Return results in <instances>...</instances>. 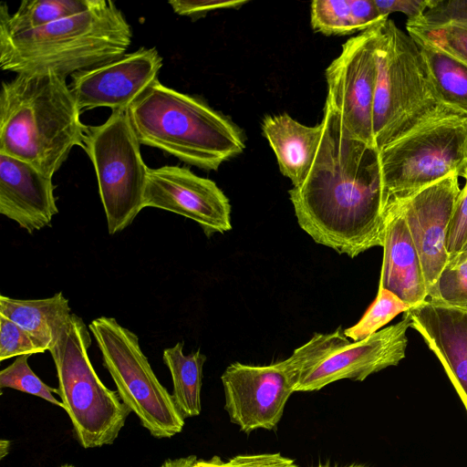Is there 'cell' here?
<instances>
[{
    "label": "cell",
    "mask_w": 467,
    "mask_h": 467,
    "mask_svg": "<svg viewBox=\"0 0 467 467\" xmlns=\"http://www.w3.org/2000/svg\"><path fill=\"white\" fill-rule=\"evenodd\" d=\"M312 167L289 190L297 223L316 243L351 258L383 244L385 198L379 150L354 137L325 103Z\"/></svg>",
    "instance_id": "1"
},
{
    "label": "cell",
    "mask_w": 467,
    "mask_h": 467,
    "mask_svg": "<svg viewBox=\"0 0 467 467\" xmlns=\"http://www.w3.org/2000/svg\"><path fill=\"white\" fill-rule=\"evenodd\" d=\"M65 77L51 70L16 75L0 91V154L53 177L87 126Z\"/></svg>",
    "instance_id": "2"
},
{
    "label": "cell",
    "mask_w": 467,
    "mask_h": 467,
    "mask_svg": "<svg viewBox=\"0 0 467 467\" xmlns=\"http://www.w3.org/2000/svg\"><path fill=\"white\" fill-rule=\"evenodd\" d=\"M132 28L110 0L26 32L0 34V67L16 75L51 70L67 78L126 54Z\"/></svg>",
    "instance_id": "3"
},
{
    "label": "cell",
    "mask_w": 467,
    "mask_h": 467,
    "mask_svg": "<svg viewBox=\"0 0 467 467\" xmlns=\"http://www.w3.org/2000/svg\"><path fill=\"white\" fill-rule=\"evenodd\" d=\"M140 145L159 149L203 170L220 165L245 148L241 130L198 97L159 79L127 109Z\"/></svg>",
    "instance_id": "4"
},
{
    "label": "cell",
    "mask_w": 467,
    "mask_h": 467,
    "mask_svg": "<svg viewBox=\"0 0 467 467\" xmlns=\"http://www.w3.org/2000/svg\"><path fill=\"white\" fill-rule=\"evenodd\" d=\"M376 57L372 120L374 145L379 150L448 108L432 89L417 43L391 19L379 25Z\"/></svg>",
    "instance_id": "5"
},
{
    "label": "cell",
    "mask_w": 467,
    "mask_h": 467,
    "mask_svg": "<svg viewBox=\"0 0 467 467\" xmlns=\"http://www.w3.org/2000/svg\"><path fill=\"white\" fill-rule=\"evenodd\" d=\"M89 332L83 319L71 314L49 349L57 370V394L85 449L111 445L131 412L95 371L88 353L91 346Z\"/></svg>",
    "instance_id": "6"
},
{
    "label": "cell",
    "mask_w": 467,
    "mask_h": 467,
    "mask_svg": "<svg viewBox=\"0 0 467 467\" xmlns=\"http://www.w3.org/2000/svg\"><path fill=\"white\" fill-rule=\"evenodd\" d=\"M385 198L403 199L467 165V116L442 109L379 150Z\"/></svg>",
    "instance_id": "7"
},
{
    "label": "cell",
    "mask_w": 467,
    "mask_h": 467,
    "mask_svg": "<svg viewBox=\"0 0 467 467\" xmlns=\"http://www.w3.org/2000/svg\"><path fill=\"white\" fill-rule=\"evenodd\" d=\"M335 349L330 335L317 333L285 360L265 366L229 365L221 380L230 420L247 434L275 430L298 384Z\"/></svg>",
    "instance_id": "8"
},
{
    "label": "cell",
    "mask_w": 467,
    "mask_h": 467,
    "mask_svg": "<svg viewBox=\"0 0 467 467\" xmlns=\"http://www.w3.org/2000/svg\"><path fill=\"white\" fill-rule=\"evenodd\" d=\"M88 328L119 399L136 414L142 427L157 439L180 433L185 419L171 394L156 377L141 350L138 336L108 317L92 320Z\"/></svg>",
    "instance_id": "9"
},
{
    "label": "cell",
    "mask_w": 467,
    "mask_h": 467,
    "mask_svg": "<svg viewBox=\"0 0 467 467\" xmlns=\"http://www.w3.org/2000/svg\"><path fill=\"white\" fill-rule=\"evenodd\" d=\"M83 150L97 175L108 232H121L144 208L149 169L127 110L111 111L104 123L87 126Z\"/></svg>",
    "instance_id": "10"
},
{
    "label": "cell",
    "mask_w": 467,
    "mask_h": 467,
    "mask_svg": "<svg viewBox=\"0 0 467 467\" xmlns=\"http://www.w3.org/2000/svg\"><path fill=\"white\" fill-rule=\"evenodd\" d=\"M378 27L379 25L345 42L340 55L326 70V104L354 137L374 147L372 119L378 74Z\"/></svg>",
    "instance_id": "11"
},
{
    "label": "cell",
    "mask_w": 467,
    "mask_h": 467,
    "mask_svg": "<svg viewBox=\"0 0 467 467\" xmlns=\"http://www.w3.org/2000/svg\"><path fill=\"white\" fill-rule=\"evenodd\" d=\"M143 206L193 220L210 237L232 229L231 204L216 183L177 165L149 168Z\"/></svg>",
    "instance_id": "12"
},
{
    "label": "cell",
    "mask_w": 467,
    "mask_h": 467,
    "mask_svg": "<svg viewBox=\"0 0 467 467\" xmlns=\"http://www.w3.org/2000/svg\"><path fill=\"white\" fill-rule=\"evenodd\" d=\"M459 172L400 200H392L402 213L420 258L428 294L449 261L447 234L461 192ZM387 204V203H386Z\"/></svg>",
    "instance_id": "13"
},
{
    "label": "cell",
    "mask_w": 467,
    "mask_h": 467,
    "mask_svg": "<svg viewBox=\"0 0 467 467\" xmlns=\"http://www.w3.org/2000/svg\"><path fill=\"white\" fill-rule=\"evenodd\" d=\"M161 67L162 57L157 48L141 47L73 74L69 88L81 112L100 107L127 110L158 79Z\"/></svg>",
    "instance_id": "14"
},
{
    "label": "cell",
    "mask_w": 467,
    "mask_h": 467,
    "mask_svg": "<svg viewBox=\"0 0 467 467\" xmlns=\"http://www.w3.org/2000/svg\"><path fill=\"white\" fill-rule=\"evenodd\" d=\"M410 317L350 343L319 363L298 384L296 391H315L340 379L363 381L371 374L397 366L406 356Z\"/></svg>",
    "instance_id": "15"
},
{
    "label": "cell",
    "mask_w": 467,
    "mask_h": 467,
    "mask_svg": "<svg viewBox=\"0 0 467 467\" xmlns=\"http://www.w3.org/2000/svg\"><path fill=\"white\" fill-rule=\"evenodd\" d=\"M53 177L31 164L0 154V213L32 234L58 213Z\"/></svg>",
    "instance_id": "16"
},
{
    "label": "cell",
    "mask_w": 467,
    "mask_h": 467,
    "mask_svg": "<svg viewBox=\"0 0 467 467\" xmlns=\"http://www.w3.org/2000/svg\"><path fill=\"white\" fill-rule=\"evenodd\" d=\"M405 313L440 360L467 412V311L426 300Z\"/></svg>",
    "instance_id": "17"
},
{
    "label": "cell",
    "mask_w": 467,
    "mask_h": 467,
    "mask_svg": "<svg viewBox=\"0 0 467 467\" xmlns=\"http://www.w3.org/2000/svg\"><path fill=\"white\" fill-rule=\"evenodd\" d=\"M383 260L379 288H385L410 306L422 304L428 290L420 255L405 218L394 202L385 206Z\"/></svg>",
    "instance_id": "18"
},
{
    "label": "cell",
    "mask_w": 467,
    "mask_h": 467,
    "mask_svg": "<svg viewBox=\"0 0 467 467\" xmlns=\"http://www.w3.org/2000/svg\"><path fill=\"white\" fill-rule=\"evenodd\" d=\"M321 122L306 126L286 113L265 116L262 131L274 150L280 171L293 186L306 178L316 158L322 136Z\"/></svg>",
    "instance_id": "19"
},
{
    "label": "cell",
    "mask_w": 467,
    "mask_h": 467,
    "mask_svg": "<svg viewBox=\"0 0 467 467\" xmlns=\"http://www.w3.org/2000/svg\"><path fill=\"white\" fill-rule=\"evenodd\" d=\"M416 43L439 49L467 66V1L437 0L421 16L407 19Z\"/></svg>",
    "instance_id": "20"
},
{
    "label": "cell",
    "mask_w": 467,
    "mask_h": 467,
    "mask_svg": "<svg viewBox=\"0 0 467 467\" xmlns=\"http://www.w3.org/2000/svg\"><path fill=\"white\" fill-rule=\"evenodd\" d=\"M68 299L62 292L43 299L0 296V315L26 330L46 351L56 344L69 321Z\"/></svg>",
    "instance_id": "21"
},
{
    "label": "cell",
    "mask_w": 467,
    "mask_h": 467,
    "mask_svg": "<svg viewBox=\"0 0 467 467\" xmlns=\"http://www.w3.org/2000/svg\"><path fill=\"white\" fill-rule=\"evenodd\" d=\"M432 89L441 105L467 116V66L430 46L417 43Z\"/></svg>",
    "instance_id": "22"
},
{
    "label": "cell",
    "mask_w": 467,
    "mask_h": 467,
    "mask_svg": "<svg viewBox=\"0 0 467 467\" xmlns=\"http://www.w3.org/2000/svg\"><path fill=\"white\" fill-rule=\"evenodd\" d=\"M183 342L163 350L162 359L171 372L172 399L184 419L198 416L202 410V368L206 356L198 349L183 353Z\"/></svg>",
    "instance_id": "23"
},
{
    "label": "cell",
    "mask_w": 467,
    "mask_h": 467,
    "mask_svg": "<svg viewBox=\"0 0 467 467\" xmlns=\"http://www.w3.org/2000/svg\"><path fill=\"white\" fill-rule=\"evenodd\" d=\"M96 0H24L14 14L0 5V34L14 35L39 28L89 10Z\"/></svg>",
    "instance_id": "24"
},
{
    "label": "cell",
    "mask_w": 467,
    "mask_h": 467,
    "mask_svg": "<svg viewBox=\"0 0 467 467\" xmlns=\"http://www.w3.org/2000/svg\"><path fill=\"white\" fill-rule=\"evenodd\" d=\"M391 291L379 288L376 299L363 317L354 326L344 330L348 338L354 342L362 340L380 330L395 317L411 308Z\"/></svg>",
    "instance_id": "25"
},
{
    "label": "cell",
    "mask_w": 467,
    "mask_h": 467,
    "mask_svg": "<svg viewBox=\"0 0 467 467\" xmlns=\"http://www.w3.org/2000/svg\"><path fill=\"white\" fill-rule=\"evenodd\" d=\"M427 300L467 311V259L446 265Z\"/></svg>",
    "instance_id": "26"
},
{
    "label": "cell",
    "mask_w": 467,
    "mask_h": 467,
    "mask_svg": "<svg viewBox=\"0 0 467 467\" xmlns=\"http://www.w3.org/2000/svg\"><path fill=\"white\" fill-rule=\"evenodd\" d=\"M311 26L327 36L356 32L349 0H316L311 3Z\"/></svg>",
    "instance_id": "27"
},
{
    "label": "cell",
    "mask_w": 467,
    "mask_h": 467,
    "mask_svg": "<svg viewBox=\"0 0 467 467\" xmlns=\"http://www.w3.org/2000/svg\"><path fill=\"white\" fill-rule=\"evenodd\" d=\"M28 358L27 355L16 357L13 363L0 371V388L36 396L63 409V403L53 395L57 394V389L49 387L34 373L28 365Z\"/></svg>",
    "instance_id": "28"
},
{
    "label": "cell",
    "mask_w": 467,
    "mask_h": 467,
    "mask_svg": "<svg viewBox=\"0 0 467 467\" xmlns=\"http://www.w3.org/2000/svg\"><path fill=\"white\" fill-rule=\"evenodd\" d=\"M46 350L21 327L0 315V361Z\"/></svg>",
    "instance_id": "29"
},
{
    "label": "cell",
    "mask_w": 467,
    "mask_h": 467,
    "mask_svg": "<svg viewBox=\"0 0 467 467\" xmlns=\"http://www.w3.org/2000/svg\"><path fill=\"white\" fill-rule=\"evenodd\" d=\"M460 177L464 179V184L457 198L448 230L446 242L448 262L453 260L460 254L467 242V165L461 172Z\"/></svg>",
    "instance_id": "30"
},
{
    "label": "cell",
    "mask_w": 467,
    "mask_h": 467,
    "mask_svg": "<svg viewBox=\"0 0 467 467\" xmlns=\"http://www.w3.org/2000/svg\"><path fill=\"white\" fill-rule=\"evenodd\" d=\"M209 460L212 467H298L294 460L280 452L238 454L226 462L218 456Z\"/></svg>",
    "instance_id": "31"
},
{
    "label": "cell",
    "mask_w": 467,
    "mask_h": 467,
    "mask_svg": "<svg viewBox=\"0 0 467 467\" xmlns=\"http://www.w3.org/2000/svg\"><path fill=\"white\" fill-rule=\"evenodd\" d=\"M246 0H171L169 5L180 16L197 19L209 12L223 8H239Z\"/></svg>",
    "instance_id": "32"
},
{
    "label": "cell",
    "mask_w": 467,
    "mask_h": 467,
    "mask_svg": "<svg viewBox=\"0 0 467 467\" xmlns=\"http://www.w3.org/2000/svg\"><path fill=\"white\" fill-rule=\"evenodd\" d=\"M437 0H374V3L382 16L388 17L389 14L400 12L414 19L421 16L431 8Z\"/></svg>",
    "instance_id": "33"
},
{
    "label": "cell",
    "mask_w": 467,
    "mask_h": 467,
    "mask_svg": "<svg viewBox=\"0 0 467 467\" xmlns=\"http://www.w3.org/2000/svg\"><path fill=\"white\" fill-rule=\"evenodd\" d=\"M349 5L356 32H364L388 19L380 15L374 0H349Z\"/></svg>",
    "instance_id": "34"
},
{
    "label": "cell",
    "mask_w": 467,
    "mask_h": 467,
    "mask_svg": "<svg viewBox=\"0 0 467 467\" xmlns=\"http://www.w3.org/2000/svg\"><path fill=\"white\" fill-rule=\"evenodd\" d=\"M197 462L195 455L165 460L160 467H192Z\"/></svg>",
    "instance_id": "35"
},
{
    "label": "cell",
    "mask_w": 467,
    "mask_h": 467,
    "mask_svg": "<svg viewBox=\"0 0 467 467\" xmlns=\"http://www.w3.org/2000/svg\"><path fill=\"white\" fill-rule=\"evenodd\" d=\"M466 259H467V242H466L464 247L460 252V254L453 260H451L448 263H458V262H461V261H463Z\"/></svg>",
    "instance_id": "36"
},
{
    "label": "cell",
    "mask_w": 467,
    "mask_h": 467,
    "mask_svg": "<svg viewBox=\"0 0 467 467\" xmlns=\"http://www.w3.org/2000/svg\"><path fill=\"white\" fill-rule=\"evenodd\" d=\"M0 453H1V459L5 457V454L8 453V450L10 447V441L6 440H1L0 442Z\"/></svg>",
    "instance_id": "37"
},
{
    "label": "cell",
    "mask_w": 467,
    "mask_h": 467,
    "mask_svg": "<svg viewBox=\"0 0 467 467\" xmlns=\"http://www.w3.org/2000/svg\"><path fill=\"white\" fill-rule=\"evenodd\" d=\"M313 467H365L363 465H360V464H356V463H352V464H348V465H344V466H337V465H330V464H318V465H316V466H313Z\"/></svg>",
    "instance_id": "38"
},
{
    "label": "cell",
    "mask_w": 467,
    "mask_h": 467,
    "mask_svg": "<svg viewBox=\"0 0 467 467\" xmlns=\"http://www.w3.org/2000/svg\"><path fill=\"white\" fill-rule=\"evenodd\" d=\"M60 467H75V466L66 463V464L61 465Z\"/></svg>",
    "instance_id": "39"
}]
</instances>
